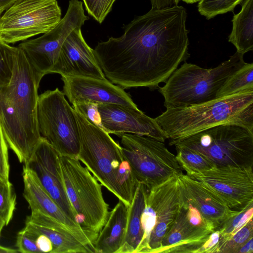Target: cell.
<instances>
[{"label": "cell", "instance_id": "cell-44", "mask_svg": "<svg viewBox=\"0 0 253 253\" xmlns=\"http://www.w3.org/2000/svg\"><path fill=\"white\" fill-rule=\"evenodd\" d=\"M5 225V223L3 221H2L1 219H0V236L1 234V231L3 228V227Z\"/></svg>", "mask_w": 253, "mask_h": 253}, {"label": "cell", "instance_id": "cell-8", "mask_svg": "<svg viewBox=\"0 0 253 253\" xmlns=\"http://www.w3.org/2000/svg\"><path fill=\"white\" fill-rule=\"evenodd\" d=\"M121 137L122 152L133 175L148 190L183 173L176 156L163 142L131 133H124Z\"/></svg>", "mask_w": 253, "mask_h": 253}, {"label": "cell", "instance_id": "cell-7", "mask_svg": "<svg viewBox=\"0 0 253 253\" xmlns=\"http://www.w3.org/2000/svg\"><path fill=\"white\" fill-rule=\"evenodd\" d=\"M169 144L194 150L216 167L253 166V131L238 125L217 126Z\"/></svg>", "mask_w": 253, "mask_h": 253}, {"label": "cell", "instance_id": "cell-1", "mask_svg": "<svg viewBox=\"0 0 253 253\" xmlns=\"http://www.w3.org/2000/svg\"><path fill=\"white\" fill-rule=\"evenodd\" d=\"M186 19L181 5L152 8L121 37L98 42L94 53L105 78L123 88H158L190 56Z\"/></svg>", "mask_w": 253, "mask_h": 253}, {"label": "cell", "instance_id": "cell-25", "mask_svg": "<svg viewBox=\"0 0 253 253\" xmlns=\"http://www.w3.org/2000/svg\"><path fill=\"white\" fill-rule=\"evenodd\" d=\"M249 91H253V63L246 62L224 83L217 98Z\"/></svg>", "mask_w": 253, "mask_h": 253}, {"label": "cell", "instance_id": "cell-27", "mask_svg": "<svg viewBox=\"0 0 253 253\" xmlns=\"http://www.w3.org/2000/svg\"><path fill=\"white\" fill-rule=\"evenodd\" d=\"M253 204L229 218L218 228L220 234L219 249L223 243L231 238L253 218Z\"/></svg>", "mask_w": 253, "mask_h": 253}, {"label": "cell", "instance_id": "cell-33", "mask_svg": "<svg viewBox=\"0 0 253 253\" xmlns=\"http://www.w3.org/2000/svg\"><path fill=\"white\" fill-rule=\"evenodd\" d=\"M36 237L24 228L17 235L16 246L22 253H40L36 243Z\"/></svg>", "mask_w": 253, "mask_h": 253}, {"label": "cell", "instance_id": "cell-45", "mask_svg": "<svg viewBox=\"0 0 253 253\" xmlns=\"http://www.w3.org/2000/svg\"><path fill=\"white\" fill-rule=\"evenodd\" d=\"M2 12V11L0 10V15H1Z\"/></svg>", "mask_w": 253, "mask_h": 253}, {"label": "cell", "instance_id": "cell-14", "mask_svg": "<svg viewBox=\"0 0 253 253\" xmlns=\"http://www.w3.org/2000/svg\"><path fill=\"white\" fill-rule=\"evenodd\" d=\"M24 165L35 173L44 188L62 211L70 219L77 222L75 211L64 187L59 154L47 140L41 137Z\"/></svg>", "mask_w": 253, "mask_h": 253}, {"label": "cell", "instance_id": "cell-38", "mask_svg": "<svg viewBox=\"0 0 253 253\" xmlns=\"http://www.w3.org/2000/svg\"><path fill=\"white\" fill-rule=\"evenodd\" d=\"M36 243L39 250L41 253H51L53 246L50 240L46 236L40 234L37 236Z\"/></svg>", "mask_w": 253, "mask_h": 253}, {"label": "cell", "instance_id": "cell-10", "mask_svg": "<svg viewBox=\"0 0 253 253\" xmlns=\"http://www.w3.org/2000/svg\"><path fill=\"white\" fill-rule=\"evenodd\" d=\"M58 88L38 96L37 121L41 137L61 156L78 157L80 150L79 127L74 109Z\"/></svg>", "mask_w": 253, "mask_h": 253}, {"label": "cell", "instance_id": "cell-9", "mask_svg": "<svg viewBox=\"0 0 253 253\" xmlns=\"http://www.w3.org/2000/svg\"><path fill=\"white\" fill-rule=\"evenodd\" d=\"M183 194L178 175L148 190L141 222L143 235L135 253H155L178 215Z\"/></svg>", "mask_w": 253, "mask_h": 253}, {"label": "cell", "instance_id": "cell-30", "mask_svg": "<svg viewBox=\"0 0 253 253\" xmlns=\"http://www.w3.org/2000/svg\"><path fill=\"white\" fill-rule=\"evenodd\" d=\"M16 47L0 40V87L7 85L11 79Z\"/></svg>", "mask_w": 253, "mask_h": 253}, {"label": "cell", "instance_id": "cell-6", "mask_svg": "<svg viewBox=\"0 0 253 253\" xmlns=\"http://www.w3.org/2000/svg\"><path fill=\"white\" fill-rule=\"evenodd\" d=\"M59 164L64 187L75 211L76 220L94 245L110 213L101 185L78 159L59 154Z\"/></svg>", "mask_w": 253, "mask_h": 253}, {"label": "cell", "instance_id": "cell-24", "mask_svg": "<svg viewBox=\"0 0 253 253\" xmlns=\"http://www.w3.org/2000/svg\"><path fill=\"white\" fill-rule=\"evenodd\" d=\"M228 41L244 54L253 49V0H244L240 12L234 14Z\"/></svg>", "mask_w": 253, "mask_h": 253}, {"label": "cell", "instance_id": "cell-28", "mask_svg": "<svg viewBox=\"0 0 253 253\" xmlns=\"http://www.w3.org/2000/svg\"><path fill=\"white\" fill-rule=\"evenodd\" d=\"M16 205V196L9 181L0 178V219L7 225L12 218Z\"/></svg>", "mask_w": 253, "mask_h": 253}, {"label": "cell", "instance_id": "cell-5", "mask_svg": "<svg viewBox=\"0 0 253 253\" xmlns=\"http://www.w3.org/2000/svg\"><path fill=\"white\" fill-rule=\"evenodd\" d=\"M244 54L236 52L230 58L210 69L185 62L158 87L167 108L201 104L217 98L227 80L246 63Z\"/></svg>", "mask_w": 253, "mask_h": 253}, {"label": "cell", "instance_id": "cell-18", "mask_svg": "<svg viewBox=\"0 0 253 253\" xmlns=\"http://www.w3.org/2000/svg\"><path fill=\"white\" fill-rule=\"evenodd\" d=\"M178 177L184 195L199 210L212 232L240 212L231 209L219 195L200 181L183 173Z\"/></svg>", "mask_w": 253, "mask_h": 253}, {"label": "cell", "instance_id": "cell-37", "mask_svg": "<svg viewBox=\"0 0 253 253\" xmlns=\"http://www.w3.org/2000/svg\"><path fill=\"white\" fill-rule=\"evenodd\" d=\"M219 240V231L218 230H214L210 234L209 238L198 249L196 253H218Z\"/></svg>", "mask_w": 253, "mask_h": 253}, {"label": "cell", "instance_id": "cell-29", "mask_svg": "<svg viewBox=\"0 0 253 253\" xmlns=\"http://www.w3.org/2000/svg\"><path fill=\"white\" fill-rule=\"evenodd\" d=\"M244 0H200L198 9L201 15L207 19L217 15L233 11L235 7Z\"/></svg>", "mask_w": 253, "mask_h": 253}, {"label": "cell", "instance_id": "cell-41", "mask_svg": "<svg viewBox=\"0 0 253 253\" xmlns=\"http://www.w3.org/2000/svg\"><path fill=\"white\" fill-rule=\"evenodd\" d=\"M18 252L17 249L15 250L0 245V253H15Z\"/></svg>", "mask_w": 253, "mask_h": 253}, {"label": "cell", "instance_id": "cell-19", "mask_svg": "<svg viewBox=\"0 0 253 253\" xmlns=\"http://www.w3.org/2000/svg\"><path fill=\"white\" fill-rule=\"evenodd\" d=\"M22 176L23 196L31 211L37 210L54 218L94 252L93 243L80 225L62 211L44 188L35 173L25 165Z\"/></svg>", "mask_w": 253, "mask_h": 253}, {"label": "cell", "instance_id": "cell-31", "mask_svg": "<svg viewBox=\"0 0 253 253\" xmlns=\"http://www.w3.org/2000/svg\"><path fill=\"white\" fill-rule=\"evenodd\" d=\"M253 238V218L220 247L218 253H237L248 240Z\"/></svg>", "mask_w": 253, "mask_h": 253}, {"label": "cell", "instance_id": "cell-23", "mask_svg": "<svg viewBox=\"0 0 253 253\" xmlns=\"http://www.w3.org/2000/svg\"><path fill=\"white\" fill-rule=\"evenodd\" d=\"M148 190L144 185L137 183L131 203L128 207L125 236L117 253H135L142 240L143 231L141 218Z\"/></svg>", "mask_w": 253, "mask_h": 253}, {"label": "cell", "instance_id": "cell-17", "mask_svg": "<svg viewBox=\"0 0 253 253\" xmlns=\"http://www.w3.org/2000/svg\"><path fill=\"white\" fill-rule=\"evenodd\" d=\"M52 73L61 77L78 76L105 79L94 50L86 42L81 29L72 33L63 42Z\"/></svg>", "mask_w": 253, "mask_h": 253}, {"label": "cell", "instance_id": "cell-16", "mask_svg": "<svg viewBox=\"0 0 253 253\" xmlns=\"http://www.w3.org/2000/svg\"><path fill=\"white\" fill-rule=\"evenodd\" d=\"M63 92L72 104L88 101L97 104H115L137 108L124 88L107 79L90 77H62Z\"/></svg>", "mask_w": 253, "mask_h": 253}, {"label": "cell", "instance_id": "cell-3", "mask_svg": "<svg viewBox=\"0 0 253 253\" xmlns=\"http://www.w3.org/2000/svg\"><path fill=\"white\" fill-rule=\"evenodd\" d=\"M74 114L80 134L77 159L102 186L128 207L138 182L121 146L104 129L75 109Z\"/></svg>", "mask_w": 253, "mask_h": 253}, {"label": "cell", "instance_id": "cell-20", "mask_svg": "<svg viewBox=\"0 0 253 253\" xmlns=\"http://www.w3.org/2000/svg\"><path fill=\"white\" fill-rule=\"evenodd\" d=\"M24 228L36 237L40 234L47 237L52 244L51 253H93L60 223L39 211H31Z\"/></svg>", "mask_w": 253, "mask_h": 253}, {"label": "cell", "instance_id": "cell-36", "mask_svg": "<svg viewBox=\"0 0 253 253\" xmlns=\"http://www.w3.org/2000/svg\"><path fill=\"white\" fill-rule=\"evenodd\" d=\"M182 194V203L186 209V216L189 222L195 227L206 229L212 232L209 228L206 220L199 210L189 201L185 197L183 192Z\"/></svg>", "mask_w": 253, "mask_h": 253}, {"label": "cell", "instance_id": "cell-43", "mask_svg": "<svg viewBox=\"0 0 253 253\" xmlns=\"http://www.w3.org/2000/svg\"><path fill=\"white\" fill-rule=\"evenodd\" d=\"M182 0L187 3L192 4V3H196L198 1H199L200 0Z\"/></svg>", "mask_w": 253, "mask_h": 253}, {"label": "cell", "instance_id": "cell-40", "mask_svg": "<svg viewBox=\"0 0 253 253\" xmlns=\"http://www.w3.org/2000/svg\"><path fill=\"white\" fill-rule=\"evenodd\" d=\"M19 0H0V10L2 12Z\"/></svg>", "mask_w": 253, "mask_h": 253}, {"label": "cell", "instance_id": "cell-42", "mask_svg": "<svg viewBox=\"0 0 253 253\" xmlns=\"http://www.w3.org/2000/svg\"><path fill=\"white\" fill-rule=\"evenodd\" d=\"M151 1L156 3H166L175 1L176 0H150Z\"/></svg>", "mask_w": 253, "mask_h": 253}, {"label": "cell", "instance_id": "cell-4", "mask_svg": "<svg viewBox=\"0 0 253 253\" xmlns=\"http://www.w3.org/2000/svg\"><path fill=\"white\" fill-rule=\"evenodd\" d=\"M155 120L170 140L225 124L238 125L253 131V91L199 104L167 108Z\"/></svg>", "mask_w": 253, "mask_h": 253}, {"label": "cell", "instance_id": "cell-12", "mask_svg": "<svg viewBox=\"0 0 253 253\" xmlns=\"http://www.w3.org/2000/svg\"><path fill=\"white\" fill-rule=\"evenodd\" d=\"M61 18L57 0H19L0 17V40L14 43L44 34Z\"/></svg>", "mask_w": 253, "mask_h": 253}, {"label": "cell", "instance_id": "cell-13", "mask_svg": "<svg viewBox=\"0 0 253 253\" xmlns=\"http://www.w3.org/2000/svg\"><path fill=\"white\" fill-rule=\"evenodd\" d=\"M189 176L214 191L233 210L253 204V167H216Z\"/></svg>", "mask_w": 253, "mask_h": 253}, {"label": "cell", "instance_id": "cell-34", "mask_svg": "<svg viewBox=\"0 0 253 253\" xmlns=\"http://www.w3.org/2000/svg\"><path fill=\"white\" fill-rule=\"evenodd\" d=\"M73 105L74 109L78 111L87 119L103 129L98 110L97 103L83 101L76 102Z\"/></svg>", "mask_w": 253, "mask_h": 253}, {"label": "cell", "instance_id": "cell-26", "mask_svg": "<svg viewBox=\"0 0 253 253\" xmlns=\"http://www.w3.org/2000/svg\"><path fill=\"white\" fill-rule=\"evenodd\" d=\"M177 154L176 159L186 174L191 175L212 169L215 165L200 153L190 149L175 146Z\"/></svg>", "mask_w": 253, "mask_h": 253}, {"label": "cell", "instance_id": "cell-35", "mask_svg": "<svg viewBox=\"0 0 253 253\" xmlns=\"http://www.w3.org/2000/svg\"><path fill=\"white\" fill-rule=\"evenodd\" d=\"M8 147L0 121V178L5 181H9Z\"/></svg>", "mask_w": 253, "mask_h": 253}, {"label": "cell", "instance_id": "cell-11", "mask_svg": "<svg viewBox=\"0 0 253 253\" xmlns=\"http://www.w3.org/2000/svg\"><path fill=\"white\" fill-rule=\"evenodd\" d=\"M88 19L83 2L70 0L66 14L54 28L18 45L39 81L44 75L52 73L65 40L75 30L81 29Z\"/></svg>", "mask_w": 253, "mask_h": 253}, {"label": "cell", "instance_id": "cell-22", "mask_svg": "<svg viewBox=\"0 0 253 253\" xmlns=\"http://www.w3.org/2000/svg\"><path fill=\"white\" fill-rule=\"evenodd\" d=\"M127 212L128 207L119 200L98 235L94 244V253H117L125 236Z\"/></svg>", "mask_w": 253, "mask_h": 253}, {"label": "cell", "instance_id": "cell-2", "mask_svg": "<svg viewBox=\"0 0 253 253\" xmlns=\"http://www.w3.org/2000/svg\"><path fill=\"white\" fill-rule=\"evenodd\" d=\"M40 83L16 47L10 81L0 87V121L8 146L20 163L29 160L41 137L37 121Z\"/></svg>", "mask_w": 253, "mask_h": 253}, {"label": "cell", "instance_id": "cell-21", "mask_svg": "<svg viewBox=\"0 0 253 253\" xmlns=\"http://www.w3.org/2000/svg\"><path fill=\"white\" fill-rule=\"evenodd\" d=\"M211 232L194 226L187 217L186 209L182 203L174 223L155 253H196Z\"/></svg>", "mask_w": 253, "mask_h": 253}, {"label": "cell", "instance_id": "cell-39", "mask_svg": "<svg viewBox=\"0 0 253 253\" xmlns=\"http://www.w3.org/2000/svg\"><path fill=\"white\" fill-rule=\"evenodd\" d=\"M253 238L248 240L245 244L240 247L237 253H253Z\"/></svg>", "mask_w": 253, "mask_h": 253}, {"label": "cell", "instance_id": "cell-32", "mask_svg": "<svg viewBox=\"0 0 253 253\" xmlns=\"http://www.w3.org/2000/svg\"><path fill=\"white\" fill-rule=\"evenodd\" d=\"M87 13L101 24L111 12L116 0H83Z\"/></svg>", "mask_w": 253, "mask_h": 253}, {"label": "cell", "instance_id": "cell-15", "mask_svg": "<svg viewBox=\"0 0 253 253\" xmlns=\"http://www.w3.org/2000/svg\"><path fill=\"white\" fill-rule=\"evenodd\" d=\"M103 129L121 137L124 133L151 137L162 142L167 137L155 119L138 108L115 104H98Z\"/></svg>", "mask_w": 253, "mask_h": 253}]
</instances>
